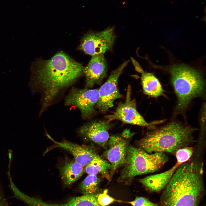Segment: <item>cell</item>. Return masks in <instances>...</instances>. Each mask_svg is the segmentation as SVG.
Masks as SVG:
<instances>
[{"label":"cell","mask_w":206,"mask_h":206,"mask_svg":"<svg viewBox=\"0 0 206 206\" xmlns=\"http://www.w3.org/2000/svg\"><path fill=\"white\" fill-rule=\"evenodd\" d=\"M108 190L105 189L102 193H98L97 200L98 203L101 206H108L116 201L108 194Z\"/></svg>","instance_id":"cell-21"},{"label":"cell","mask_w":206,"mask_h":206,"mask_svg":"<svg viewBox=\"0 0 206 206\" xmlns=\"http://www.w3.org/2000/svg\"><path fill=\"white\" fill-rule=\"evenodd\" d=\"M36 66L35 83L42 96L41 114L61 92L76 82L84 67L62 52L38 61Z\"/></svg>","instance_id":"cell-1"},{"label":"cell","mask_w":206,"mask_h":206,"mask_svg":"<svg viewBox=\"0 0 206 206\" xmlns=\"http://www.w3.org/2000/svg\"><path fill=\"white\" fill-rule=\"evenodd\" d=\"M112 124L107 120H96L81 126L78 132L83 137L106 148L110 136L108 131Z\"/></svg>","instance_id":"cell-11"},{"label":"cell","mask_w":206,"mask_h":206,"mask_svg":"<svg viewBox=\"0 0 206 206\" xmlns=\"http://www.w3.org/2000/svg\"><path fill=\"white\" fill-rule=\"evenodd\" d=\"M101 182L100 178L97 175H88L82 182L80 188L83 195L97 193Z\"/></svg>","instance_id":"cell-19"},{"label":"cell","mask_w":206,"mask_h":206,"mask_svg":"<svg viewBox=\"0 0 206 206\" xmlns=\"http://www.w3.org/2000/svg\"><path fill=\"white\" fill-rule=\"evenodd\" d=\"M47 136L54 143L55 147L67 150L73 156L75 161L84 167L90 163L97 154L94 148L91 146H82L67 141L58 142L49 135L47 134Z\"/></svg>","instance_id":"cell-14"},{"label":"cell","mask_w":206,"mask_h":206,"mask_svg":"<svg viewBox=\"0 0 206 206\" xmlns=\"http://www.w3.org/2000/svg\"><path fill=\"white\" fill-rule=\"evenodd\" d=\"M128 61L113 71L106 81L98 89L99 98L95 108L104 113L113 107L114 101L122 97L118 86V80Z\"/></svg>","instance_id":"cell-8"},{"label":"cell","mask_w":206,"mask_h":206,"mask_svg":"<svg viewBox=\"0 0 206 206\" xmlns=\"http://www.w3.org/2000/svg\"><path fill=\"white\" fill-rule=\"evenodd\" d=\"M125 202L131 204L132 206H158L157 204L142 197H136L134 200Z\"/></svg>","instance_id":"cell-22"},{"label":"cell","mask_w":206,"mask_h":206,"mask_svg":"<svg viewBox=\"0 0 206 206\" xmlns=\"http://www.w3.org/2000/svg\"><path fill=\"white\" fill-rule=\"evenodd\" d=\"M181 165L176 162L169 170L163 172L148 176L139 180L147 190L158 192L164 189L168 184L177 168Z\"/></svg>","instance_id":"cell-15"},{"label":"cell","mask_w":206,"mask_h":206,"mask_svg":"<svg viewBox=\"0 0 206 206\" xmlns=\"http://www.w3.org/2000/svg\"><path fill=\"white\" fill-rule=\"evenodd\" d=\"M107 71V64L104 54L92 56L87 65L83 69L86 77L85 88H91L95 84H100L106 76Z\"/></svg>","instance_id":"cell-13"},{"label":"cell","mask_w":206,"mask_h":206,"mask_svg":"<svg viewBox=\"0 0 206 206\" xmlns=\"http://www.w3.org/2000/svg\"><path fill=\"white\" fill-rule=\"evenodd\" d=\"M141 83L144 93L149 96L157 98L163 95V90L158 80L152 73L142 70Z\"/></svg>","instance_id":"cell-17"},{"label":"cell","mask_w":206,"mask_h":206,"mask_svg":"<svg viewBox=\"0 0 206 206\" xmlns=\"http://www.w3.org/2000/svg\"><path fill=\"white\" fill-rule=\"evenodd\" d=\"M98 193L75 197L62 204L47 203L39 199L29 196L24 193L21 195L20 199L27 206H101L97 200Z\"/></svg>","instance_id":"cell-12"},{"label":"cell","mask_w":206,"mask_h":206,"mask_svg":"<svg viewBox=\"0 0 206 206\" xmlns=\"http://www.w3.org/2000/svg\"><path fill=\"white\" fill-rule=\"evenodd\" d=\"M112 166L110 163L97 154L92 161L86 166L85 172L88 175H101L108 181L111 179L110 172Z\"/></svg>","instance_id":"cell-18"},{"label":"cell","mask_w":206,"mask_h":206,"mask_svg":"<svg viewBox=\"0 0 206 206\" xmlns=\"http://www.w3.org/2000/svg\"><path fill=\"white\" fill-rule=\"evenodd\" d=\"M99 98L98 89H81L73 87L65 98L64 104L78 108L82 118L89 119L95 114V106Z\"/></svg>","instance_id":"cell-6"},{"label":"cell","mask_w":206,"mask_h":206,"mask_svg":"<svg viewBox=\"0 0 206 206\" xmlns=\"http://www.w3.org/2000/svg\"><path fill=\"white\" fill-rule=\"evenodd\" d=\"M84 167L75 161L66 162L60 169L64 184L69 186L78 180L84 173Z\"/></svg>","instance_id":"cell-16"},{"label":"cell","mask_w":206,"mask_h":206,"mask_svg":"<svg viewBox=\"0 0 206 206\" xmlns=\"http://www.w3.org/2000/svg\"><path fill=\"white\" fill-rule=\"evenodd\" d=\"M131 87L128 85L125 101L119 103L115 111L112 114L104 117L106 120L110 122L117 120L125 124L152 128L158 122L148 123L145 120L137 110L135 100L131 99Z\"/></svg>","instance_id":"cell-7"},{"label":"cell","mask_w":206,"mask_h":206,"mask_svg":"<svg viewBox=\"0 0 206 206\" xmlns=\"http://www.w3.org/2000/svg\"><path fill=\"white\" fill-rule=\"evenodd\" d=\"M194 151V148L188 146L179 149L176 152L175 155L176 162L181 165L190 159Z\"/></svg>","instance_id":"cell-20"},{"label":"cell","mask_w":206,"mask_h":206,"mask_svg":"<svg viewBox=\"0 0 206 206\" xmlns=\"http://www.w3.org/2000/svg\"><path fill=\"white\" fill-rule=\"evenodd\" d=\"M0 206H9L0 184Z\"/></svg>","instance_id":"cell-23"},{"label":"cell","mask_w":206,"mask_h":206,"mask_svg":"<svg viewBox=\"0 0 206 206\" xmlns=\"http://www.w3.org/2000/svg\"><path fill=\"white\" fill-rule=\"evenodd\" d=\"M129 144L128 140L124 137L118 135L110 137L107 143L108 148L104 154L112 166L110 172L111 179L116 170L124 165Z\"/></svg>","instance_id":"cell-10"},{"label":"cell","mask_w":206,"mask_h":206,"mask_svg":"<svg viewBox=\"0 0 206 206\" xmlns=\"http://www.w3.org/2000/svg\"><path fill=\"white\" fill-rule=\"evenodd\" d=\"M171 82L176 95V109L183 112L195 97L204 94L205 83L200 73L189 67L178 65L171 69Z\"/></svg>","instance_id":"cell-4"},{"label":"cell","mask_w":206,"mask_h":206,"mask_svg":"<svg viewBox=\"0 0 206 206\" xmlns=\"http://www.w3.org/2000/svg\"><path fill=\"white\" fill-rule=\"evenodd\" d=\"M168 160V157L164 153H148L142 149L129 145L123 167L117 181L130 185L135 177L157 171Z\"/></svg>","instance_id":"cell-5"},{"label":"cell","mask_w":206,"mask_h":206,"mask_svg":"<svg viewBox=\"0 0 206 206\" xmlns=\"http://www.w3.org/2000/svg\"><path fill=\"white\" fill-rule=\"evenodd\" d=\"M115 38L112 27L100 32L90 33L82 38L79 48L92 56L104 54L112 48Z\"/></svg>","instance_id":"cell-9"},{"label":"cell","mask_w":206,"mask_h":206,"mask_svg":"<svg viewBox=\"0 0 206 206\" xmlns=\"http://www.w3.org/2000/svg\"><path fill=\"white\" fill-rule=\"evenodd\" d=\"M203 169L195 161L179 166L164 189L161 206H197L204 191Z\"/></svg>","instance_id":"cell-2"},{"label":"cell","mask_w":206,"mask_h":206,"mask_svg":"<svg viewBox=\"0 0 206 206\" xmlns=\"http://www.w3.org/2000/svg\"><path fill=\"white\" fill-rule=\"evenodd\" d=\"M195 128L173 121L149 132L137 142L138 147L148 153L167 152L175 154L179 149L195 141Z\"/></svg>","instance_id":"cell-3"}]
</instances>
